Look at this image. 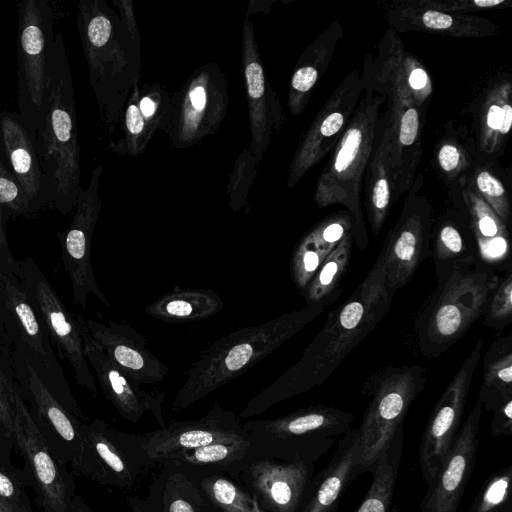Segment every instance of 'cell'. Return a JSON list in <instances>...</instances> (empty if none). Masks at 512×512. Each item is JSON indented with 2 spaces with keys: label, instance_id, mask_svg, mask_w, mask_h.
<instances>
[{
  "label": "cell",
  "instance_id": "7a4b0ae2",
  "mask_svg": "<svg viewBox=\"0 0 512 512\" xmlns=\"http://www.w3.org/2000/svg\"><path fill=\"white\" fill-rule=\"evenodd\" d=\"M81 0L76 26L101 122L108 134L120 125L132 88L141 79V37L133 2Z\"/></svg>",
  "mask_w": 512,
  "mask_h": 512
},
{
  "label": "cell",
  "instance_id": "5bb4252c",
  "mask_svg": "<svg viewBox=\"0 0 512 512\" xmlns=\"http://www.w3.org/2000/svg\"><path fill=\"white\" fill-rule=\"evenodd\" d=\"M146 453L141 434H129L95 419L82 424L78 470L106 486L132 490L155 466Z\"/></svg>",
  "mask_w": 512,
  "mask_h": 512
},
{
  "label": "cell",
  "instance_id": "3957f363",
  "mask_svg": "<svg viewBox=\"0 0 512 512\" xmlns=\"http://www.w3.org/2000/svg\"><path fill=\"white\" fill-rule=\"evenodd\" d=\"M404 46L398 33L388 28L375 53L365 56L360 79L364 90L379 95L389 125L388 163L392 203L413 185L422 156V129L426 110L414 100L404 78Z\"/></svg>",
  "mask_w": 512,
  "mask_h": 512
},
{
  "label": "cell",
  "instance_id": "8d00e7d4",
  "mask_svg": "<svg viewBox=\"0 0 512 512\" xmlns=\"http://www.w3.org/2000/svg\"><path fill=\"white\" fill-rule=\"evenodd\" d=\"M223 308L221 297L212 289L175 286L147 306L145 312L161 321L184 323L210 318Z\"/></svg>",
  "mask_w": 512,
  "mask_h": 512
},
{
  "label": "cell",
  "instance_id": "277c9868",
  "mask_svg": "<svg viewBox=\"0 0 512 512\" xmlns=\"http://www.w3.org/2000/svg\"><path fill=\"white\" fill-rule=\"evenodd\" d=\"M333 302L309 304L216 340L184 372L185 381L173 399V406L187 408L243 374L299 333Z\"/></svg>",
  "mask_w": 512,
  "mask_h": 512
},
{
  "label": "cell",
  "instance_id": "9c48e42d",
  "mask_svg": "<svg viewBox=\"0 0 512 512\" xmlns=\"http://www.w3.org/2000/svg\"><path fill=\"white\" fill-rule=\"evenodd\" d=\"M425 384V369L420 365L388 366L365 381L362 392L370 401L356 428L360 475L372 473L394 438L403 431L404 418Z\"/></svg>",
  "mask_w": 512,
  "mask_h": 512
},
{
  "label": "cell",
  "instance_id": "7c38bea8",
  "mask_svg": "<svg viewBox=\"0 0 512 512\" xmlns=\"http://www.w3.org/2000/svg\"><path fill=\"white\" fill-rule=\"evenodd\" d=\"M172 114L167 136L174 149L199 144L221 125L229 108L228 80L215 62L196 68L171 95Z\"/></svg>",
  "mask_w": 512,
  "mask_h": 512
},
{
  "label": "cell",
  "instance_id": "74e56055",
  "mask_svg": "<svg viewBox=\"0 0 512 512\" xmlns=\"http://www.w3.org/2000/svg\"><path fill=\"white\" fill-rule=\"evenodd\" d=\"M483 356V382L478 399L488 412L512 400V335L495 340Z\"/></svg>",
  "mask_w": 512,
  "mask_h": 512
},
{
  "label": "cell",
  "instance_id": "52a82bcc",
  "mask_svg": "<svg viewBox=\"0 0 512 512\" xmlns=\"http://www.w3.org/2000/svg\"><path fill=\"white\" fill-rule=\"evenodd\" d=\"M384 100L364 90L332 154L319 174L313 200L318 208L340 204L353 221L354 244L364 251L369 238L361 204L366 167L372 154Z\"/></svg>",
  "mask_w": 512,
  "mask_h": 512
},
{
  "label": "cell",
  "instance_id": "44dd1931",
  "mask_svg": "<svg viewBox=\"0 0 512 512\" xmlns=\"http://www.w3.org/2000/svg\"><path fill=\"white\" fill-rule=\"evenodd\" d=\"M148 456L159 464L178 453L218 442L249 440L239 417L215 402L198 419L173 421L163 428L141 434Z\"/></svg>",
  "mask_w": 512,
  "mask_h": 512
},
{
  "label": "cell",
  "instance_id": "6da1fadb",
  "mask_svg": "<svg viewBox=\"0 0 512 512\" xmlns=\"http://www.w3.org/2000/svg\"><path fill=\"white\" fill-rule=\"evenodd\" d=\"M395 291L378 261L350 297L332 310L301 358L252 397L238 417L249 418L322 384L389 311Z\"/></svg>",
  "mask_w": 512,
  "mask_h": 512
},
{
  "label": "cell",
  "instance_id": "ac0fdd59",
  "mask_svg": "<svg viewBox=\"0 0 512 512\" xmlns=\"http://www.w3.org/2000/svg\"><path fill=\"white\" fill-rule=\"evenodd\" d=\"M12 370L22 398L31 406L32 417L46 443L58 458L78 469L82 449L83 421L69 412L43 383L21 350L13 347Z\"/></svg>",
  "mask_w": 512,
  "mask_h": 512
},
{
  "label": "cell",
  "instance_id": "7dc6e473",
  "mask_svg": "<svg viewBox=\"0 0 512 512\" xmlns=\"http://www.w3.org/2000/svg\"><path fill=\"white\" fill-rule=\"evenodd\" d=\"M330 252L318 248L303 235L295 246L290 263V277L303 293Z\"/></svg>",
  "mask_w": 512,
  "mask_h": 512
},
{
  "label": "cell",
  "instance_id": "d4e9b609",
  "mask_svg": "<svg viewBox=\"0 0 512 512\" xmlns=\"http://www.w3.org/2000/svg\"><path fill=\"white\" fill-rule=\"evenodd\" d=\"M172 114L171 95L160 83H136L125 104L119 128L121 137L106 149L125 156L142 154L155 134H167Z\"/></svg>",
  "mask_w": 512,
  "mask_h": 512
},
{
  "label": "cell",
  "instance_id": "30bf717a",
  "mask_svg": "<svg viewBox=\"0 0 512 512\" xmlns=\"http://www.w3.org/2000/svg\"><path fill=\"white\" fill-rule=\"evenodd\" d=\"M17 16L18 115L34 143L47 94L55 14L48 0H24L17 4Z\"/></svg>",
  "mask_w": 512,
  "mask_h": 512
},
{
  "label": "cell",
  "instance_id": "7bdbcfd3",
  "mask_svg": "<svg viewBox=\"0 0 512 512\" xmlns=\"http://www.w3.org/2000/svg\"><path fill=\"white\" fill-rule=\"evenodd\" d=\"M249 449L250 440L248 439L218 442L182 451L166 461L188 469L204 467L210 471L211 468H214V473L224 471L230 466L244 461L248 456Z\"/></svg>",
  "mask_w": 512,
  "mask_h": 512
},
{
  "label": "cell",
  "instance_id": "d6a6232c",
  "mask_svg": "<svg viewBox=\"0 0 512 512\" xmlns=\"http://www.w3.org/2000/svg\"><path fill=\"white\" fill-rule=\"evenodd\" d=\"M344 34L342 24L335 20L322 31L298 58L289 82L287 106L293 116H299L311 94L327 71L337 44Z\"/></svg>",
  "mask_w": 512,
  "mask_h": 512
},
{
  "label": "cell",
  "instance_id": "11a10c76",
  "mask_svg": "<svg viewBox=\"0 0 512 512\" xmlns=\"http://www.w3.org/2000/svg\"><path fill=\"white\" fill-rule=\"evenodd\" d=\"M13 346L5 331L4 326V309L2 301V293L0 288V357L2 362L11 363Z\"/></svg>",
  "mask_w": 512,
  "mask_h": 512
},
{
  "label": "cell",
  "instance_id": "1f68e13d",
  "mask_svg": "<svg viewBox=\"0 0 512 512\" xmlns=\"http://www.w3.org/2000/svg\"><path fill=\"white\" fill-rule=\"evenodd\" d=\"M457 182L478 257L498 272L512 269L508 226L475 191L465 175L461 176Z\"/></svg>",
  "mask_w": 512,
  "mask_h": 512
},
{
  "label": "cell",
  "instance_id": "836d02e7",
  "mask_svg": "<svg viewBox=\"0 0 512 512\" xmlns=\"http://www.w3.org/2000/svg\"><path fill=\"white\" fill-rule=\"evenodd\" d=\"M166 467L155 479L147 500L128 497L126 500L134 512H204L205 497L196 481L181 467L164 461Z\"/></svg>",
  "mask_w": 512,
  "mask_h": 512
},
{
  "label": "cell",
  "instance_id": "d590c367",
  "mask_svg": "<svg viewBox=\"0 0 512 512\" xmlns=\"http://www.w3.org/2000/svg\"><path fill=\"white\" fill-rule=\"evenodd\" d=\"M389 125L386 114H380L376 140L363 184L365 209L372 233L379 235L392 203V182L388 163Z\"/></svg>",
  "mask_w": 512,
  "mask_h": 512
},
{
  "label": "cell",
  "instance_id": "cb8c5ba5",
  "mask_svg": "<svg viewBox=\"0 0 512 512\" xmlns=\"http://www.w3.org/2000/svg\"><path fill=\"white\" fill-rule=\"evenodd\" d=\"M482 408L477 399L460 426L444 465L428 484L420 503L421 512H457L475 466Z\"/></svg>",
  "mask_w": 512,
  "mask_h": 512
},
{
  "label": "cell",
  "instance_id": "c3c4849f",
  "mask_svg": "<svg viewBox=\"0 0 512 512\" xmlns=\"http://www.w3.org/2000/svg\"><path fill=\"white\" fill-rule=\"evenodd\" d=\"M349 233L353 235L351 215L346 210H339L321 219L304 235L318 248L331 252Z\"/></svg>",
  "mask_w": 512,
  "mask_h": 512
},
{
  "label": "cell",
  "instance_id": "7402d4cb",
  "mask_svg": "<svg viewBox=\"0 0 512 512\" xmlns=\"http://www.w3.org/2000/svg\"><path fill=\"white\" fill-rule=\"evenodd\" d=\"M241 60L251 134L248 147L260 164L272 135L282 128L284 114L276 91L265 75L254 24L249 18L243 24Z\"/></svg>",
  "mask_w": 512,
  "mask_h": 512
},
{
  "label": "cell",
  "instance_id": "db71d44e",
  "mask_svg": "<svg viewBox=\"0 0 512 512\" xmlns=\"http://www.w3.org/2000/svg\"><path fill=\"white\" fill-rule=\"evenodd\" d=\"M490 428L492 437L512 435V400L493 412Z\"/></svg>",
  "mask_w": 512,
  "mask_h": 512
},
{
  "label": "cell",
  "instance_id": "f907efd6",
  "mask_svg": "<svg viewBox=\"0 0 512 512\" xmlns=\"http://www.w3.org/2000/svg\"><path fill=\"white\" fill-rule=\"evenodd\" d=\"M417 4L446 13L471 14L483 10L506 9L511 0H415Z\"/></svg>",
  "mask_w": 512,
  "mask_h": 512
},
{
  "label": "cell",
  "instance_id": "e575fe53",
  "mask_svg": "<svg viewBox=\"0 0 512 512\" xmlns=\"http://www.w3.org/2000/svg\"><path fill=\"white\" fill-rule=\"evenodd\" d=\"M447 187V209L431 232L434 263L478 257L458 182Z\"/></svg>",
  "mask_w": 512,
  "mask_h": 512
},
{
  "label": "cell",
  "instance_id": "8992f818",
  "mask_svg": "<svg viewBox=\"0 0 512 512\" xmlns=\"http://www.w3.org/2000/svg\"><path fill=\"white\" fill-rule=\"evenodd\" d=\"M435 264L437 285L414 323L421 353L436 358L483 317L501 278L479 257Z\"/></svg>",
  "mask_w": 512,
  "mask_h": 512
},
{
  "label": "cell",
  "instance_id": "d6986e66",
  "mask_svg": "<svg viewBox=\"0 0 512 512\" xmlns=\"http://www.w3.org/2000/svg\"><path fill=\"white\" fill-rule=\"evenodd\" d=\"M363 91L360 73L356 69L349 72L335 87L299 141L288 171V188L296 186L313 166L333 150Z\"/></svg>",
  "mask_w": 512,
  "mask_h": 512
},
{
  "label": "cell",
  "instance_id": "60d3db41",
  "mask_svg": "<svg viewBox=\"0 0 512 512\" xmlns=\"http://www.w3.org/2000/svg\"><path fill=\"white\" fill-rule=\"evenodd\" d=\"M403 449V431L398 433L372 471V482L355 512H388Z\"/></svg>",
  "mask_w": 512,
  "mask_h": 512
},
{
  "label": "cell",
  "instance_id": "ee69618b",
  "mask_svg": "<svg viewBox=\"0 0 512 512\" xmlns=\"http://www.w3.org/2000/svg\"><path fill=\"white\" fill-rule=\"evenodd\" d=\"M198 488L222 512H266L250 492L219 472L201 477Z\"/></svg>",
  "mask_w": 512,
  "mask_h": 512
},
{
  "label": "cell",
  "instance_id": "4316f807",
  "mask_svg": "<svg viewBox=\"0 0 512 512\" xmlns=\"http://www.w3.org/2000/svg\"><path fill=\"white\" fill-rule=\"evenodd\" d=\"M11 408L13 435L23 447L33 469L46 505L54 512H67V491L64 478L56 465V456L50 454V447L35 423L25 400L22 398L15 379L11 387Z\"/></svg>",
  "mask_w": 512,
  "mask_h": 512
},
{
  "label": "cell",
  "instance_id": "9f6ffc18",
  "mask_svg": "<svg viewBox=\"0 0 512 512\" xmlns=\"http://www.w3.org/2000/svg\"><path fill=\"white\" fill-rule=\"evenodd\" d=\"M15 259L9 248L5 225L0 223V261L9 262Z\"/></svg>",
  "mask_w": 512,
  "mask_h": 512
},
{
  "label": "cell",
  "instance_id": "f5cc1de1",
  "mask_svg": "<svg viewBox=\"0 0 512 512\" xmlns=\"http://www.w3.org/2000/svg\"><path fill=\"white\" fill-rule=\"evenodd\" d=\"M24 496L16 480L0 468V497L11 505L30 512Z\"/></svg>",
  "mask_w": 512,
  "mask_h": 512
},
{
  "label": "cell",
  "instance_id": "484cf974",
  "mask_svg": "<svg viewBox=\"0 0 512 512\" xmlns=\"http://www.w3.org/2000/svg\"><path fill=\"white\" fill-rule=\"evenodd\" d=\"M88 332L107 356L124 372L141 384L162 382L168 366L147 347L144 336L125 321L107 324L89 319Z\"/></svg>",
  "mask_w": 512,
  "mask_h": 512
},
{
  "label": "cell",
  "instance_id": "f546056e",
  "mask_svg": "<svg viewBox=\"0 0 512 512\" xmlns=\"http://www.w3.org/2000/svg\"><path fill=\"white\" fill-rule=\"evenodd\" d=\"M512 126V81L501 75L473 103L469 136L476 148L494 158L503 155Z\"/></svg>",
  "mask_w": 512,
  "mask_h": 512
},
{
  "label": "cell",
  "instance_id": "6f0895ef",
  "mask_svg": "<svg viewBox=\"0 0 512 512\" xmlns=\"http://www.w3.org/2000/svg\"><path fill=\"white\" fill-rule=\"evenodd\" d=\"M0 512H29L15 507L0 497Z\"/></svg>",
  "mask_w": 512,
  "mask_h": 512
},
{
  "label": "cell",
  "instance_id": "4dcf8cb0",
  "mask_svg": "<svg viewBox=\"0 0 512 512\" xmlns=\"http://www.w3.org/2000/svg\"><path fill=\"white\" fill-rule=\"evenodd\" d=\"M359 461L357 429L351 427L329 463L313 476L300 512H336L346 488L360 475Z\"/></svg>",
  "mask_w": 512,
  "mask_h": 512
},
{
  "label": "cell",
  "instance_id": "2e32d148",
  "mask_svg": "<svg viewBox=\"0 0 512 512\" xmlns=\"http://www.w3.org/2000/svg\"><path fill=\"white\" fill-rule=\"evenodd\" d=\"M103 172L97 163L92 170L89 184L79 190L72 221L64 232L58 233L62 263L69 276L73 300L86 308L88 296L94 295L107 306L110 303L101 291L91 262V241L101 211L99 197L100 178Z\"/></svg>",
  "mask_w": 512,
  "mask_h": 512
},
{
  "label": "cell",
  "instance_id": "83f0119b",
  "mask_svg": "<svg viewBox=\"0 0 512 512\" xmlns=\"http://www.w3.org/2000/svg\"><path fill=\"white\" fill-rule=\"evenodd\" d=\"M389 27L396 32H423L456 38H482L499 34L489 19L474 14L446 13L427 8L415 0H398L385 10Z\"/></svg>",
  "mask_w": 512,
  "mask_h": 512
},
{
  "label": "cell",
  "instance_id": "b9f144b4",
  "mask_svg": "<svg viewBox=\"0 0 512 512\" xmlns=\"http://www.w3.org/2000/svg\"><path fill=\"white\" fill-rule=\"evenodd\" d=\"M353 244V235L349 233L325 258L302 293L307 305L338 298L341 293L338 285L347 270Z\"/></svg>",
  "mask_w": 512,
  "mask_h": 512
},
{
  "label": "cell",
  "instance_id": "680465c9",
  "mask_svg": "<svg viewBox=\"0 0 512 512\" xmlns=\"http://www.w3.org/2000/svg\"><path fill=\"white\" fill-rule=\"evenodd\" d=\"M78 512H92V511H91L87 506L82 505V507H81V508H80V506H79V508H78Z\"/></svg>",
  "mask_w": 512,
  "mask_h": 512
},
{
  "label": "cell",
  "instance_id": "4fadbf2b",
  "mask_svg": "<svg viewBox=\"0 0 512 512\" xmlns=\"http://www.w3.org/2000/svg\"><path fill=\"white\" fill-rule=\"evenodd\" d=\"M14 270L52 344L73 369L77 383L96 395V382L85 357L81 335L83 316L74 315L66 308L33 258L15 260Z\"/></svg>",
  "mask_w": 512,
  "mask_h": 512
},
{
  "label": "cell",
  "instance_id": "8fae6325",
  "mask_svg": "<svg viewBox=\"0 0 512 512\" xmlns=\"http://www.w3.org/2000/svg\"><path fill=\"white\" fill-rule=\"evenodd\" d=\"M15 260L0 261V288L6 334L12 346L23 352L59 402L69 412L81 418V410L53 350L52 342L15 273Z\"/></svg>",
  "mask_w": 512,
  "mask_h": 512
},
{
  "label": "cell",
  "instance_id": "e0dca14e",
  "mask_svg": "<svg viewBox=\"0 0 512 512\" xmlns=\"http://www.w3.org/2000/svg\"><path fill=\"white\" fill-rule=\"evenodd\" d=\"M483 347L480 337L443 391L423 432L418 462L427 485L436 478L452 449Z\"/></svg>",
  "mask_w": 512,
  "mask_h": 512
},
{
  "label": "cell",
  "instance_id": "603a6c76",
  "mask_svg": "<svg viewBox=\"0 0 512 512\" xmlns=\"http://www.w3.org/2000/svg\"><path fill=\"white\" fill-rule=\"evenodd\" d=\"M81 335L87 362L102 392L117 412L130 422H138L149 411L156 418L159 428H163L166 425L162 411L165 393L157 389H143L141 383L120 369L91 337L84 317L81 320Z\"/></svg>",
  "mask_w": 512,
  "mask_h": 512
},
{
  "label": "cell",
  "instance_id": "f6af8a7d",
  "mask_svg": "<svg viewBox=\"0 0 512 512\" xmlns=\"http://www.w3.org/2000/svg\"><path fill=\"white\" fill-rule=\"evenodd\" d=\"M512 465L493 472L478 491L467 512H512Z\"/></svg>",
  "mask_w": 512,
  "mask_h": 512
},
{
  "label": "cell",
  "instance_id": "5b68a950",
  "mask_svg": "<svg viewBox=\"0 0 512 512\" xmlns=\"http://www.w3.org/2000/svg\"><path fill=\"white\" fill-rule=\"evenodd\" d=\"M34 146L49 185V208L62 214L71 212L81 189L80 144L73 75L60 32L55 37L45 106Z\"/></svg>",
  "mask_w": 512,
  "mask_h": 512
},
{
  "label": "cell",
  "instance_id": "816d5d0a",
  "mask_svg": "<svg viewBox=\"0 0 512 512\" xmlns=\"http://www.w3.org/2000/svg\"><path fill=\"white\" fill-rule=\"evenodd\" d=\"M11 365H4L0 357V429L13 435V417L11 408V387L13 383Z\"/></svg>",
  "mask_w": 512,
  "mask_h": 512
},
{
  "label": "cell",
  "instance_id": "f35d334b",
  "mask_svg": "<svg viewBox=\"0 0 512 512\" xmlns=\"http://www.w3.org/2000/svg\"><path fill=\"white\" fill-rule=\"evenodd\" d=\"M464 175L475 191L508 226L511 218L510 175L506 173L498 159L487 156L476 148L472 164Z\"/></svg>",
  "mask_w": 512,
  "mask_h": 512
},
{
  "label": "cell",
  "instance_id": "ffe728a7",
  "mask_svg": "<svg viewBox=\"0 0 512 512\" xmlns=\"http://www.w3.org/2000/svg\"><path fill=\"white\" fill-rule=\"evenodd\" d=\"M315 464L254 459L234 464L224 471L239 475L245 489L266 512H300Z\"/></svg>",
  "mask_w": 512,
  "mask_h": 512
},
{
  "label": "cell",
  "instance_id": "bcb514c9",
  "mask_svg": "<svg viewBox=\"0 0 512 512\" xmlns=\"http://www.w3.org/2000/svg\"><path fill=\"white\" fill-rule=\"evenodd\" d=\"M258 167L259 163L249 147L245 148L235 162L227 185L228 205L233 212H239L246 205Z\"/></svg>",
  "mask_w": 512,
  "mask_h": 512
},
{
  "label": "cell",
  "instance_id": "9a60e30c",
  "mask_svg": "<svg viewBox=\"0 0 512 512\" xmlns=\"http://www.w3.org/2000/svg\"><path fill=\"white\" fill-rule=\"evenodd\" d=\"M423 186L420 173L406 193L402 211L376 259L385 271L388 286L395 292L408 284L429 254L433 209L422 192Z\"/></svg>",
  "mask_w": 512,
  "mask_h": 512
},
{
  "label": "cell",
  "instance_id": "ab89813d",
  "mask_svg": "<svg viewBox=\"0 0 512 512\" xmlns=\"http://www.w3.org/2000/svg\"><path fill=\"white\" fill-rule=\"evenodd\" d=\"M476 145L466 127L448 123L436 142L432 164L438 176L447 185L455 183L470 168Z\"/></svg>",
  "mask_w": 512,
  "mask_h": 512
},
{
  "label": "cell",
  "instance_id": "f1b7e54d",
  "mask_svg": "<svg viewBox=\"0 0 512 512\" xmlns=\"http://www.w3.org/2000/svg\"><path fill=\"white\" fill-rule=\"evenodd\" d=\"M0 141L10 172L26 193L34 214L50 206V190L34 143L19 115H0Z\"/></svg>",
  "mask_w": 512,
  "mask_h": 512
},
{
  "label": "cell",
  "instance_id": "ba28073f",
  "mask_svg": "<svg viewBox=\"0 0 512 512\" xmlns=\"http://www.w3.org/2000/svg\"><path fill=\"white\" fill-rule=\"evenodd\" d=\"M353 420L349 411L318 404L272 419L247 421L243 428L250 449L242 462L273 459L315 464L333 446L335 438L352 427Z\"/></svg>",
  "mask_w": 512,
  "mask_h": 512
},
{
  "label": "cell",
  "instance_id": "681fc988",
  "mask_svg": "<svg viewBox=\"0 0 512 512\" xmlns=\"http://www.w3.org/2000/svg\"><path fill=\"white\" fill-rule=\"evenodd\" d=\"M512 321V269L505 271L492 293L483 316V325L500 331Z\"/></svg>",
  "mask_w": 512,
  "mask_h": 512
}]
</instances>
